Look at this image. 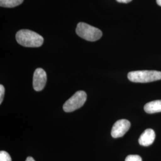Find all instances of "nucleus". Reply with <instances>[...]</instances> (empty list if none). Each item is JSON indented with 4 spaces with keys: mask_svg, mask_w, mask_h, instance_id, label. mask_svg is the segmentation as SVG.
Instances as JSON below:
<instances>
[{
    "mask_svg": "<svg viewBox=\"0 0 161 161\" xmlns=\"http://www.w3.org/2000/svg\"><path fill=\"white\" fill-rule=\"evenodd\" d=\"M17 42L26 47H39L44 42V38L40 35L28 29H22L16 35Z\"/></svg>",
    "mask_w": 161,
    "mask_h": 161,
    "instance_id": "obj_1",
    "label": "nucleus"
},
{
    "mask_svg": "<svg viewBox=\"0 0 161 161\" xmlns=\"http://www.w3.org/2000/svg\"><path fill=\"white\" fill-rule=\"evenodd\" d=\"M128 80L132 82L147 83L161 80V72L157 70H137L128 74Z\"/></svg>",
    "mask_w": 161,
    "mask_h": 161,
    "instance_id": "obj_2",
    "label": "nucleus"
},
{
    "mask_svg": "<svg viewBox=\"0 0 161 161\" xmlns=\"http://www.w3.org/2000/svg\"><path fill=\"white\" fill-rule=\"evenodd\" d=\"M76 33L80 38L92 42L98 40L103 35L101 30L84 22L77 25Z\"/></svg>",
    "mask_w": 161,
    "mask_h": 161,
    "instance_id": "obj_3",
    "label": "nucleus"
},
{
    "mask_svg": "<svg viewBox=\"0 0 161 161\" xmlns=\"http://www.w3.org/2000/svg\"><path fill=\"white\" fill-rule=\"evenodd\" d=\"M86 92L84 91H78L68 100L64 104V111L66 112H72L81 108L86 100Z\"/></svg>",
    "mask_w": 161,
    "mask_h": 161,
    "instance_id": "obj_4",
    "label": "nucleus"
},
{
    "mask_svg": "<svg viewBox=\"0 0 161 161\" xmlns=\"http://www.w3.org/2000/svg\"><path fill=\"white\" fill-rule=\"evenodd\" d=\"M131 127V123L127 119H120L116 121L112 128L111 136L117 138L124 136Z\"/></svg>",
    "mask_w": 161,
    "mask_h": 161,
    "instance_id": "obj_5",
    "label": "nucleus"
},
{
    "mask_svg": "<svg viewBox=\"0 0 161 161\" xmlns=\"http://www.w3.org/2000/svg\"><path fill=\"white\" fill-rule=\"evenodd\" d=\"M47 74L42 68H37L35 70L33 76V87L35 91L40 92L44 89L46 84Z\"/></svg>",
    "mask_w": 161,
    "mask_h": 161,
    "instance_id": "obj_6",
    "label": "nucleus"
},
{
    "mask_svg": "<svg viewBox=\"0 0 161 161\" xmlns=\"http://www.w3.org/2000/svg\"><path fill=\"white\" fill-rule=\"evenodd\" d=\"M155 137V132L152 129H147L140 136L138 143L143 146H149L153 143Z\"/></svg>",
    "mask_w": 161,
    "mask_h": 161,
    "instance_id": "obj_7",
    "label": "nucleus"
},
{
    "mask_svg": "<svg viewBox=\"0 0 161 161\" xmlns=\"http://www.w3.org/2000/svg\"><path fill=\"white\" fill-rule=\"evenodd\" d=\"M144 111L147 114H155L161 112V100H155L145 104Z\"/></svg>",
    "mask_w": 161,
    "mask_h": 161,
    "instance_id": "obj_8",
    "label": "nucleus"
},
{
    "mask_svg": "<svg viewBox=\"0 0 161 161\" xmlns=\"http://www.w3.org/2000/svg\"><path fill=\"white\" fill-rule=\"evenodd\" d=\"M23 0H0V6L6 8H13L20 5Z\"/></svg>",
    "mask_w": 161,
    "mask_h": 161,
    "instance_id": "obj_9",
    "label": "nucleus"
},
{
    "mask_svg": "<svg viewBox=\"0 0 161 161\" xmlns=\"http://www.w3.org/2000/svg\"><path fill=\"white\" fill-rule=\"evenodd\" d=\"M0 161H12L10 155L6 151L0 152Z\"/></svg>",
    "mask_w": 161,
    "mask_h": 161,
    "instance_id": "obj_10",
    "label": "nucleus"
},
{
    "mask_svg": "<svg viewBox=\"0 0 161 161\" xmlns=\"http://www.w3.org/2000/svg\"><path fill=\"white\" fill-rule=\"evenodd\" d=\"M125 161H142V159L140 156L131 155L127 156L125 159Z\"/></svg>",
    "mask_w": 161,
    "mask_h": 161,
    "instance_id": "obj_11",
    "label": "nucleus"
},
{
    "mask_svg": "<svg viewBox=\"0 0 161 161\" xmlns=\"http://www.w3.org/2000/svg\"><path fill=\"white\" fill-rule=\"evenodd\" d=\"M5 93V88L3 85H0V104L2 103Z\"/></svg>",
    "mask_w": 161,
    "mask_h": 161,
    "instance_id": "obj_12",
    "label": "nucleus"
},
{
    "mask_svg": "<svg viewBox=\"0 0 161 161\" xmlns=\"http://www.w3.org/2000/svg\"><path fill=\"white\" fill-rule=\"evenodd\" d=\"M116 1H118V3H120L127 4V3H129L130 2L132 1V0H116Z\"/></svg>",
    "mask_w": 161,
    "mask_h": 161,
    "instance_id": "obj_13",
    "label": "nucleus"
},
{
    "mask_svg": "<svg viewBox=\"0 0 161 161\" xmlns=\"http://www.w3.org/2000/svg\"><path fill=\"white\" fill-rule=\"evenodd\" d=\"M26 161H35L34 160V159L32 157H28L26 159Z\"/></svg>",
    "mask_w": 161,
    "mask_h": 161,
    "instance_id": "obj_14",
    "label": "nucleus"
},
{
    "mask_svg": "<svg viewBox=\"0 0 161 161\" xmlns=\"http://www.w3.org/2000/svg\"><path fill=\"white\" fill-rule=\"evenodd\" d=\"M156 3L159 6H161V0H156Z\"/></svg>",
    "mask_w": 161,
    "mask_h": 161,
    "instance_id": "obj_15",
    "label": "nucleus"
}]
</instances>
